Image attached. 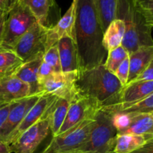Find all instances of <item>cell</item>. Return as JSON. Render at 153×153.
Listing matches in <instances>:
<instances>
[{
	"label": "cell",
	"instance_id": "cell-16",
	"mask_svg": "<svg viewBox=\"0 0 153 153\" xmlns=\"http://www.w3.org/2000/svg\"><path fill=\"white\" fill-rule=\"evenodd\" d=\"M153 141V134H117L113 153H132Z\"/></svg>",
	"mask_w": 153,
	"mask_h": 153
},
{
	"label": "cell",
	"instance_id": "cell-17",
	"mask_svg": "<svg viewBox=\"0 0 153 153\" xmlns=\"http://www.w3.org/2000/svg\"><path fill=\"white\" fill-rule=\"evenodd\" d=\"M153 94V81L128 82L121 88L118 103L138 102Z\"/></svg>",
	"mask_w": 153,
	"mask_h": 153
},
{
	"label": "cell",
	"instance_id": "cell-31",
	"mask_svg": "<svg viewBox=\"0 0 153 153\" xmlns=\"http://www.w3.org/2000/svg\"><path fill=\"white\" fill-rule=\"evenodd\" d=\"M148 81H153V62L151 63L137 77L134 78L129 82H148Z\"/></svg>",
	"mask_w": 153,
	"mask_h": 153
},
{
	"label": "cell",
	"instance_id": "cell-22",
	"mask_svg": "<svg viewBox=\"0 0 153 153\" xmlns=\"http://www.w3.org/2000/svg\"><path fill=\"white\" fill-rule=\"evenodd\" d=\"M153 134V112L133 114L129 126L120 134Z\"/></svg>",
	"mask_w": 153,
	"mask_h": 153
},
{
	"label": "cell",
	"instance_id": "cell-38",
	"mask_svg": "<svg viewBox=\"0 0 153 153\" xmlns=\"http://www.w3.org/2000/svg\"><path fill=\"white\" fill-rule=\"evenodd\" d=\"M6 105H7V104H5V103H3V102H0V108H1V107H3V106Z\"/></svg>",
	"mask_w": 153,
	"mask_h": 153
},
{
	"label": "cell",
	"instance_id": "cell-37",
	"mask_svg": "<svg viewBox=\"0 0 153 153\" xmlns=\"http://www.w3.org/2000/svg\"><path fill=\"white\" fill-rule=\"evenodd\" d=\"M7 15V13H4V14H3L2 16H0V41H1V34H2V31H3V27H4V21H5Z\"/></svg>",
	"mask_w": 153,
	"mask_h": 153
},
{
	"label": "cell",
	"instance_id": "cell-36",
	"mask_svg": "<svg viewBox=\"0 0 153 153\" xmlns=\"http://www.w3.org/2000/svg\"><path fill=\"white\" fill-rule=\"evenodd\" d=\"M0 153H11L8 145L1 141H0Z\"/></svg>",
	"mask_w": 153,
	"mask_h": 153
},
{
	"label": "cell",
	"instance_id": "cell-39",
	"mask_svg": "<svg viewBox=\"0 0 153 153\" xmlns=\"http://www.w3.org/2000/svg\"><path fill=\"white\" fill-rule=\"evenodd\" d=\"M4 13H4V12H3V11H1V10H0V16H2V15H3V14H4Z\"/></svg>",
	"mask_w": 153,
	"mask_h": 153
},
{
	"label": "cell",
	"instance_id": "cell-32",
	"mask_svg": "<svg viewBox=\"0 0 153 153\" xmlns=\"http://www.w3.org/2000/svg\"><path fill=\"white\" fill-rule=\"evenodd\" d=\"M54 70L49 65L46 64L45 61H42L40 64V67L38 69V72H37V82L42 80V79H45L49 75L54 73Z\"/></svg>",
	"mask_w": 153,
	"mask_h": 153
},
{
	"label": "cell",
	"instance_id": "cell-35",
	"mask_svg": "<svg viewBox=\"0 0 153 153\" xmlns=\"http://www.w3.org/2000/svg\"><path fill=\"white\" fill-rule=\"evenodd\" d=\"M152 144H153V141L150 142V143L146 144L145 146H143V148H141V149H138V150L135 151V152L132 153H153Z\"/></svg>",
	"mask_w": 153,
	"mask_h": 153
},
{
	"label": "cell",
	"instance_id": "cell-12",
	"mask_svg": "<svg viewBox=\"0 0 153 153\" xmlns=\"http://www.w3.org/2000/svg\"><path fill=\"white\" fill-rule=\"evenodd\" d=\"M76 3L77 0H73L71 5L64 16L58 21L56 25L49 27L46 36L45 52L54 45L57 44L58 40L62 37H67L75 40Z\"/></svg>",
	"mask_w": 153,
	"mask_h": 153
},
{
	"label": "cell",
	"instance_id": "cell-13",
	"mask_svg": "<svg viewBox=\"0 0 153 153\" xmlns=\"http://www.w3.org/2000/svg\"><path fill=\"white\" fill-rule=\"evenodd\" d=\"M33 95L28 84L13 75L0 78V102L5 104L22 100Z\"/></svg>",
	"mask_w": 153,
	"mask_h": 153
},
{
	"label": "cell",
	"instance_id": "cell-30",
	"mask_svg": "<svg viewBox=\"0 0 153 153\" xmlns=\"http://www.w3.org/2000/svg\"><path fill=\"white\" fill-rule=\"evenodd\" d=\"M128 74H129V58L128 55L120 64L114 73V76L117 78L123 87L125 86L128 82Z\"/></svg>",
	"mask_w": 153,
	"mask_h": 153
},
{
	"label": "cell",
	"instance_id": "cell-15",
	"mask_svg": "<svg viewBox=\"0 0 153 153\" xmlns=\"http://www.w3.org/2000/svg\"><path fill=\"white\" fill-rule=\"evenodd\" d=\"M61 72H71L79 70V61L77 47L75 40L70 37H64L57 43Z\"/></svg>",
	"mask_w": 153,
	"mask_h": 153
},
{
	"label": "cell",
	"instance_id": "cell-25",
	"mask_svg": "<svg viewBox=\"0 0 153 153\" xmlns=\"http://www.w3.org/2000/svg\"><path fill=\"white\" fill-rule=\"evenodd\" d=\"M23 63L13 51L0 49V78L13 75Z\"/></svg>",
	"mask_w": 153,
	"mask_h": 153
},
{
	"label": "cell",
	"instance_id": "cell-20",
	"mask_svg": "<svg viewBox=\"0 0 153 153\" xmlns=\"http://www.w3.org/2000/svg\"><path fill=\"white\" fill-rule=\"evenodd\" d=\"M43 54H40L35 58L24 62L13 73V76L29 85L33 95L37 94V72L43 61Z\"/></svg>",
	"mask_w": 153,
	"mask_h": 153
},
{
	"label": "cell",
	"instance_id": "cell-18",
	"mask_svg": "<svg viewBox=\"0 0 153 153\" xmlns=\"http://www.w3.org/2000/svg\"><path fill=\"white\" fill-rule=\"evenodd\" d=\"M128 58L129 74L128 82H129L153 62V46H142L138 48L128 54Z\"/></svg>",
	"mask_w": 153,
	"mask_h": 153
},
{
	"label": "cell",
	"instance_id": "cell-5",
	"mask_svg": "<svg viewBox=\"0 0 153 153\" xmlns=\"http://www.w3.org/2000/svg\"><path fill=\"white\" fill-rule=\"evenodd\" d=\"M35 17L28 7L19 1L6 16L3 27L0 49L11 50L19 37L36 23Z\"/></svg>",
	"mask_w": 153,
	"mask_h": 153
},
{
	"label": "cell",
	"instance_id": "cell-24",
	"mask_svg": "<svg viewBox=\"0 0 153 153\" xmlns=\"http://www.w3.org/2000/svg\"><path fill=\"white\" fill-rule=\"evenodd\" d=\"M94 2L104 32L110 22L116 18L118 0H94Z\"/></svg>",
	"mask_w": 153,
	"mask_h": 153
},
{
	"label": "cell",
	"instance_id": "cell-4",
	"mask_svg": "<svg viewBox=\"0 0 153 153\" xmlns=\"http://www.w3.org/2000/svg\"><path fill=\"white\" fill-rule=\"evenodd\" d=\"M95 125L86 143L73 152L113 153L117 131L108 113L100 110L95 117ZM71 153V152H70Z\"/></svg>",
	"mask_w": 153,
	"mask_h": 153
},
{
	"label": "cell",
	"instance_id": "cell-2",
	"mask_svg": "<svg viewBox=\"0 0 153 153\" xmlns=\"http://www.w3.org/2000/svg\"><path fill=\"white\" fill-rule=\"evenodd\" d=\"M75 87L79 95L95 100L102 108L118 103V95L123 85L114 74L101 64L79 70Z\"/></svg>",
	"mask_w": 153,
	"mask_h": 153
},
{
	"label": "cell",
	"instance_id": "cell-1",
	"mask_svg": "<svg viewBox=\"0 0 153 153\" xmlns=\"http://www.w3.org/2000/svg\"><path fill=\"white\" fill-rule=\"evenodd\" d=\"M103 34L94 0H77L75 42L79 70L105 64L108 52L102 45Z\"/></svg>",
	"mask_w": 153,
	"mask_h": 153
},
{
	"label": "cell",
	"instance_id": "cell-3",
	"mask_svg": "<svg viewBox=\"0 0 153 153\" xmlns=\"http://www.w3.org/2000/svg\"><path fill=\"white\" fill-rule=\"evenodd\" d=\"M115 19H121L125 24L122 46L128 54L142 46H153V24L136 10L132 0H118Z\"/></svg>",
	"mask_w": 153,
	"mask_h": 153
},
{
	"label": "cell",
	"instance_id": "cell-40",
	"mask_svg": "<svg viewBox=\"0 0 153 153\" xmlns=\"http://www.w3.org/2000/svg\"><path fill=\"white\" fill-rule=\"evenodd\" d=\"M40 153H44V152H40ZM71 153H76V152H71Z\"/></svg>",
	"mask_w": 153,
	"mask_h": 153
},
{
	"label": "cell",
	"instance_id": "cell-7",
	"mask_svg": "<svg viewBox=\"0 0 153 153\" xmlns=\"http://www.w3.org/2000/svg\"><path fill=\"white\" fill-rule=\"evenodd\" d=\"M79 70L71 72H54L45 79L37 82V94L52 95L70 100L76 94V84Z\"/></svg>",
	"mask_w": 153,
	"mask_h": 153
},
{
	"label": "cell",
	"instance_id": "cell-23",
	"mask_svg": "<svg viewBox=\"0 0 153 153\" xmlns=\"http://www.w3.org/2000/svg\"><path fill=\"white\" fill-rule=\"evenodd\" d=\"M22 2L29 8L39 24L48 25V18L55 0H22Z\"/></svg>",
	"mask_w": 153,
	"mask_h": 153
},
{
	"label": "cell",
	"instance_id": "cell-11",
	"mask_svg": "<svg viewBox=\"0 0 153 153\" xmlns=\"http://www.w3.org/2000/svg\"><path fill=\"white\" fill-rule=\"evenodd\" d=\"M40 97V95L34 94L16 102L13 105L4 123L0 128V141L7 144L11 133L17 128L27 113Z\"/></svg>",
	"mask_w": 153,
	"mask_h": 153
},
{
	"label": "cell",
	"instance_id": "cell-14",
	"mask_svg": "<svg viewBox=\"0 0 153 153\" xmlns=\"http://www.w3.org/2000/svg\"><path fill=\"white\" fill-rule=\"evenodd\" d=\"M56 98V97H54L52 95H43L38 99L37 102L32 106L29 111L27 113L24 119L20 123L17 128L11 133L10 137H9L8 143L7 144L11 143L13 140H16L22 133L26 131L29 127L34 125L35 123H37L39 120L43 117L46 114V110L49 107L54 100Z\"/></svg>",
	"mask_w": 153,
	"mask_h": 153
},
{
	"label": "cell",
	"instance_id": "cell-28",
	"mask_svg": "<svg viewBox=\"0 0 153 153\" xmlns=\"http://www.w3.org/2000/svg\"><path fill=\"white\" fill-rule=\"evenodd\" d=\"M43 61L49 64L55 72H61V61L57 44L54 45L44 52L43 55Z\"/></svg>",
	"mask_w": 153,
	"mask_h": 153
},
{
	"label": "cell",
	"instance_id": "cell-29",
	"mask_svg": "<svg viewBox=\"0 0 153 153\" xmlns=\"http://www.w3.org/2000/svg\"><path fill=\"white\" fill-rule=\"evenodd\" d=\"M136 10L153 24V0H132Z\"/></svg>",
	"mask_w": 153,
	"mask_h": 153
},
{
	"label": "cell",
	"instance_id": "cell-8",
	"mask_svg": "<svg viewBox=\"0 0 153 153\" xmlns=\"http://www.w3.org/2000/svg\"><path fill=\"white\" fill-rule=\"evenodd\" d=\"M49 27L36 22L19 37L11 51L23 62H26L40 54H44Z\"/></svg>",
	"mask_w": 153,
	"mask_h": 153
},
{
	"label": "cell",
	"instance_id": "cell-21",
	"mask_svg": "<svg viewBox=\"0 0 153 153\" xmlns=\"http://www.w3.org/2000/svg\"><path fill=\"white\" fill-rule=\"evenodd\" d=\"M125 35V24L120 19L110 22L103 34L102 45L107 52L122 46Z\"/></svg>",
	"mask_w": 153,
	"mask_h": 153
},
{
	"label": "cell",
	"instance_id": "cell-6",
	"mask_svg": "<svg viewBox=\"0 0 153 153\" xmlns=\"http://www.w3.org/2000/svg\"><path fill=\"white\" fill-rule=\"evenodd\" d=\"M94 120H85L65 132L52 137L51 142L42 151L44 153H70L83 146L89 138L95 125Z\"/></svg>",
	"mask_w": 153,
	"mask_h": 153
},
{
	"label": "cell",
	"instance_id": "cell-27",
	"mask_svg": "<svg viewBox=\"0 0 153 153\" xmlns=\"http://www.w3.org/2000/svg\"><path fill=\"white\" fill-rule=\"evenodd\" d=\"M110 115L112 124L117 131V134H120L129 126L133 114L116 112Z\"/></svg>",
	"mask_w": 153,
	"mask_h": 153
},
{
	"label": "cell",
	"instance_id": "cell-9",
	"mask_svg": "<svg viewBox=\"0 0 153 153\" xmlns=\"http://www.w3.org/2000/svg\"><path fill=\"white\" fill-rule=\"evenodd\" d=\"M100 110L101 105L97 101L79 95L76 92L70 100L67 116L56 136L65 132L82 121L94 120Z\"/></svg>",
	"mask_w": 153,
	"mask_h": 153
},
{
	"label": "cell",
	"instance_id": "cell-26",
	"mask_svg": "<svg viewBox=\"0 0 153 153\" xmlns=\"http://www.w3.org/2000/svg\"><path fill=\"white\" fill-rule=\"evenodd\" d=\"M128 53L122 46L108 52L104 66L109 72L114 74L121 63L128 56Z\"/></svg>",
	"mask_w": 153,
	"mask_h": 153
},
{
	"label": "cell",
	"instance_id": "cell-10",
	"mask_svg": "<svg viewBox=\"0 0 153 153\" xmlns=\"http://www.w3.org/2000/svg\"><path fill=\"white\" fill-rule=\"evenodd\" d=\"M51 131L49 120L43 117L8 145L11 153H34Z\"/></svg>",
	"mask_w": 153,
	"mask_h": 153
},
{
	"label": "cell",
	"instance_id": "cell-34",
	"mask_svg": "<svg viewBox=\"0 0 153 153\" xmlns=\"http://www.w3.org/2000/svg\"><path fill=\"white\" fill-rule=\"evenodd\" d=\"M14 103L15 102H10L9 104L3 106V107L0 108V128H1V126L4 123L10 108H11V107Z\"/></svg>",
	"mask_w": 153,
	"mask_h": 153
},
{
	"label": "cell",
	"instance_id": "cell-33",
	"mask_svg": "<svg viewBox=\"0 0 153 153\" xmlns=\"http://www.w3.org/2000/svg\"><path fill=\"white\" fill-rule=\"evenodd\" d=\"M22 0H0V10L8 13Z\"/></svg>",
	"mask_w": 153,
	"mask_h": 153
},
{
	"label": "cell",
	"instance_id": "cell-19",
	"mask_svg": "<svg viewBox=\"0 0 153 153\" xmlns=\"http://www.w3.org/2000/svg\"><path fill=\"white\" fill-rule=\"evenodd\" d=\"M70 102L66 99L56 97L46 110L44 116L49 120L52 137L56 136L65 120Z\"/></svg>",
	"mask_w": 153,
	"mask_h": 153
}]
</instances>
